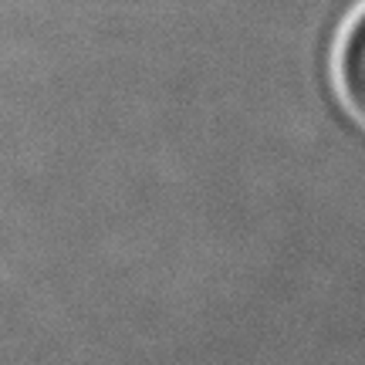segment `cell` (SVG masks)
Wrapping results in <instances>:
<instances>
[{
    "instance_id": "1",
    "label": "cell",
    "mask_w": 365,
    "mask_h": 365,
    "mask_svg": "<svg viewBox=\"0 0 365 365\" xmlns=\"http://www.w3.org/2000/svg\"><path fill=\"white\" fill-rule=\"evenodd\" d=\"M339 81L345 91V102L365 122V11L355 14V21L345 31L339 51Z\"/></svg>"
}]
</instances>
